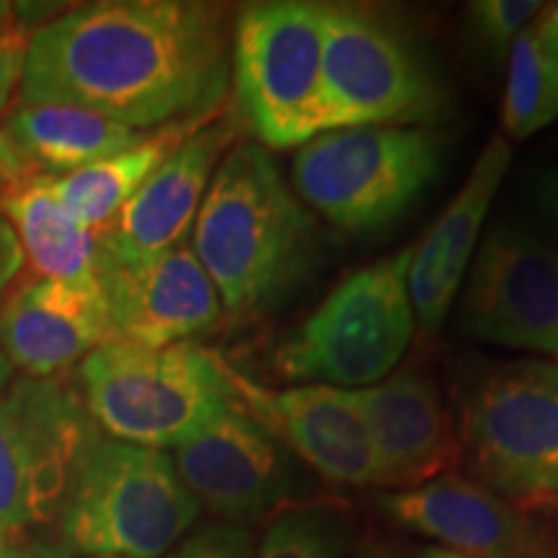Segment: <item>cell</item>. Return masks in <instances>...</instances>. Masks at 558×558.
<instances>
[{"label": "cell", "mask_w": 558, "mask_h": 558, "mask_svg": "<svg viewBox=\"0 0 558 558\" xmlns=\"http://www.w3.org/2000/svg\"><path fill=\"white\" fill-rule=\"evenodd\" d=\"M230 5L99 0L32 32L21 101L65 104L137 132L222 109L233 60Z\"/></svg>", "instance_id": "1"}, {"label": "cell", "mask_w": 558, "mask_h": 558, "mask_svg": "<svg viewBox=\"0 0 558 558\" xmlns=\"http://www.w3.org/2000/svg\"><path fill=\"white\" fill-rule=\"evenodd\" d=\"M192 251L222 313L256 320L282 308L324 259V233L275 158L239 140L220 160L192 226Z\"/></svg>", "instance_id": "2"}, {"label": "cell", "mask_w": 558, "mask_h": 558, "mask_svg": "<svg viewBox=\"0 0 558 558\" xmlns=\"http://www.w3.org/2000/svg\"><path fill=\"white\" fill-rule=\"evenodd\" d=\"M78 375L96 427L140 448H179L235 401L228 362L194 341L150 349L107 339Z\"/></svg>", "instance_id": "3"}, {"label": "cell", "mask_w": 558, "mask_h": 558, "mask_svg": "<svg viewBox=\"0 0 558 558\" xmlns=\"http://www.w3.org/2000/svg\"><path fill=\"white\" fill-rule=\"evenodd\" d=\"M458 442L476 484L558 520V362L518 360L471 380Z\"/></svg>", "instance_id": "4"}, {"label": "cell", "mask_w": 558, "mask_h": 558, "mask_svg": "<svg viewBox=\"0 0 558 558\" xmlns=\"http://www.w3.org/2000/svg\"><path fill=\"white\" fill-rule=\"evenodd\" d=\"M199 509L169 452L96 429L62 505V543L88 558H160L194 525Z\"/></svg>", "instance_id": "5"}, {"label": "cell", "mask_w": 558, "mask_h": 558, "mask_svg": "<svg viewBox=\"0 0 558 558\" xmlns=\"http://www.w3.org/2000/svg\"><path fill=\"white\" fill-rule=\"evenodd\" d=\"M414 246L352 271L295 331L279 341L271 367L282 380L367 388L386 380L414 337L409 298Z\"/></svg>", "instance_id": "6"}, {"label": "cell", "mask_w": 558, "mask_h": 558, "mask_svg": "<svg viewBox=\"0 0 558 558\" xmlns=\"http://www.w3.org/2000/svg\"><path fill=\"white\" fill-rule=\"evenodd\" d=\"M445 111V90L414 39L386 13L324 3L320 135L352 128H422Z\"/></svg>", "instance_id": "7"}, {"label": "cell", "mask_w": 558, "mask_h": 558, "mask_svg": "<svg viewBox=\"0 0 558 558\" xmlns=\"http://www.w3.org/2000/svg\"><path fill=\"white\" fill-rule=\"evenodd\" d=\"M442 137L429 128L333 130L300 145L292 184L344 233H373L401 218L435 181Z\"/></svg>", "instance_id": "8"}, {"label": "cell", "mask_w": 558, "mask_h": 558, "mask_svg": "<svg viewBox=\"0 0 558 558\" xmlns=\"http://www.w3.org/2000/svg\"><path fill=\"white\" fill-rule=\"evenodd\" d=\"M324 3L264 0L235 11L230 81L243 122L267 150L320 135Z\"/></svg>", "instance_id": "9"}, {"label": "cell", "mask_w": 558, "mask_h": 558, "mask_svg": "<svg viewBox=\"0 0 558 558\" xmlns=\"http://www.w3.org/2000/svg\"><path fill=\"white\" fill-rule=\"evenodd\" d=\"M96 429L60 375L11 380L0 396V522L26 533L60 520Z\"/></svg>", "instance_id": "10"}, {"label": "cell", "mask_w": 558, "mask_h": 558, "mask_svg": "<svg viewBox=\"0 0 558 558\" xmlns=\"http://www.w3.org/2000/svg\"><path fill=\"white\" fill-rule=\"evenodd\" d=\"M465 333L558 362V246L497 226L473 254L460 308Z\"/></svg>", "instance_id": "11"}, {"label": "cell", "mask_w": 558, "mask_h": 558, "mask_svg": "<svg viewBox=\"0 0 558 558\" xmlns=\"http://www.w3.org/2000/svg\"><path fill=\"white\" fill-rule=\"evenodd\" d=\"M173 465L199 507L230 525L275 512L298 494L295 456L239 401L181 442Z\"/></svg>", "instance_id": "12"}, {"label": "cell", "mask_w": 558, "mask_h": 558, "mask_svg": "<svg viewBox=\"0 0 558 558\" xmlns=\"http://www.w3.org/2000/svg\"><path fill=\"white\" fill-rule=\"evenodd\" d=\"M239 140L233 117L194 130L111 218L99 235V262L143 264L184 243L220 160Z\"/></svg>", "instance_id": "13"}, {"label": "cell", "mask_w": 558, "mask_h": 558, "mask_svg": "<svg viewBox=\"0 0 558 558\" xmlns=\"http://www.w3.org/2000/svg\"><path fill=\"white\" fill-rule=\"evenodd\" d=\"M396 525L465 558H558V533L473 478L445 473L411 492L378 497Z\"/></svg>", "instance_id": "14"}, {"label": "cell", "mask_w": 558, "mask_h": 558, "mask_svg": "<svg viewBox=\"0 0 558 558\" xmlns=\"http://www.w3.org/2000/svg\"><path fill=\"white\" fill-rule=\"evenodd\" d=\"M109 339L140 347L192 341L220 324L222 303L190 243L143 264L99 262Z\"/></svg>", "instance_id": "15"}, {"label": "cell", "mask_w": 558, "mask_h": 558, "mask_svg": "<svg viewBox=\"0 0 558 558\" xmlns=\"http://www.w3.org/2000/svg\"><path fill=\"white\" fill-rule=\"evenodd\" d=\"M235 401L256 416L320 478L337 486H375V456L354 393L333 386L267 390L228 365Z\"/></svg>", "instance_id": "16"}, {"label": "cell", "mask_w": 558, "mask_h": 558, "mask_svg": "<svg viewBox=\"0 0 558 558\" xmlns=\"http://www.w3.org/2000/svg\"><path fill=\"white\" fill-rule=\"evenodd\" d=\"M352 393L375 456V486L411 492L460 460L458 432L424 369L403 367Z\"/></svg>", "instance_id": "17"}, {"label": "cell", "mask_w": 558, "mask_h": 558, "mask_svg": "<svg viewBox=\"0 0 558 558\" xmlns=\"http://www.w3.org/2000/svg\"><path fill=\"white\" fill-rule=\"evenodd\" d=\"M109 339L99 279L26 282L0 311V352L29 378H54Z\"/></svg>", "instance_id": "18"}, {"label": "cell", "mask_w": 558, "mask_h": 558, "mask_svg": "<svg viewBox=\"0 0 558 558\" xmlns=\"http://www.w3.org/2000/svg\"><path fill=\"white\" fill-rule=\"evenodd\" d=\"M509 160H512L509 143L501 135H494L478 153L460 192L422 243L414 246L409 267V298L416 326L424 333H437L448 320L465 269L476 254L481 226L507 177Z\"/></svg>", "instance_id": "19"}, {"label": "cell", "mask_w": 558, "mask_h": 558, "mask_svg": "<svg viewBox=\"0 0 558 558\" xmlns=\"http://www.w3.org/2000/svg\"><path fill=\"white\" fill-rule=\"evenodd\" d=\"M54 177H21L0 190V218L9 222L21 256L41 279H99V235L81 226L62 205Z\"/></svg>", "instance_id": "20"}, {"label": "cell", "mask_w": 558, "mask_h": 558, "mask_svg": "<svg viewBox=\"0 0 558 558\" xmlns=\"http://www.w3.org/2000/svg\"><path fill=\"white\" fill-rule=\"evenodd\" d=\"M3 132L24 163H37L47 177H68L132 148L145 137V132L124 128L88 109L24 101L5 117Z\"/></svg>", "instance_id": "21"}, {"label": "cell", "mask_w": 558, "mask_h": 558, "mask_svg": "<svg viewBox=\"0 0 558 558\" xmlns=\"http://www.w3.org/2000/svg\"><path fill=\"white\" fill-rule=\"evenodd\" d=\"M215 117H218V111L209 117H197V120L171 122L166 128H158L153 135H145L132 148L117 153V156L96 160V163L68 173V177H54V194L81 226L101 230L135 197V192L156 173L158 166L194 130H199L202 124L215 120Z\"/></svg>", "instance_id": "22"}, {"label": "cell", "mask_w": 558, "mask_h": 558, "mask_svg": "<svg viewBox=\"0 0 558 558\" xmlns=\"http://www.w3.org/2000/svg\"><path fill=\"white\" fill-rule=\"evenodd\" d=\"M535 21V19H533ZM558 120V78L543 54L538 32L530 24L507 54V88L501 124L514 140H525Z\"/></svg>", "instance_id": "23"}, {"label": "cell", "mask_w": 558, "mask_h": 558, "mask_svg": "<svg viewBox=\"0 0 558 558\" xmlns=\"http://www.w3.org/2000/svg\"><path fill=\"white\" fill-rule=\"evenodd\" d=\"M354 538V522L331 501L290 505L275 514L256 558H344Z\"/></svg>", "instance_id": "24"}, {"label": "cell", "mask_w": 558, "mask_h": 558, "mask_svg": "<svg viewBox=\"0 0 558 558\" xmlns=\"http://www.w3.org/2000/svg\"><path fill=\"white\" fill-rule=\"evenodd\" d=\"M546 9L538 0H476L469 5L473 52L494 62L505 60L514 39Z\"/></svg>", "instance_id": "25"}, {"label": "cell", "mask_w": 558, "mask_h": 558, "mask_svg": "<svg viewBox=\"0 0 558 558\" xmlns=\"http://www.w3.org/2000/svg\"><path fill=\"white\" fill-rule=\"evenodd\" d=\"M166 558H256V543L243 525L215 522L181 541Z\"/></svg>", "instance_id": "26"}, {"label": "cell", "mask_w": 558, "mask_h": 558, "mask_svg": "<svg viewBox=\"0 0 558 558\" xmlns=\"http://www.w3.org/2000/svg\"><path fill=\"white\" fill-rule=\"evenodd\" d=\"M29 41V29L0 32V111L9 107L13 90L21 86V78H24Z\"/></svg>", "instance_id": "27"}, {"label": "cell", "mask_w": 558, "mask_h": 558, "mask_svg": "<svg viewBox=\"0 0 558 558\" xmlns=\"http://www.w3.org/2000/svg\"><path fill=\"white\" fill-rule=\"evenodd\" d=\"M21 262H24V256H21L19 243L13 239V230L0 218V295L9 288L11 279L19 275Z\"/></svg>", "instance_id": "28"}, {"label": "cell", "mask_w": 558, "mask_h": 558, "mask_svg": "<svg viewBox=\"0 0 558 558\" xmlns=\"http://www.w3.org/2000/svg\"><path fill=\"white\" fill-rule=\"evenodd\" d=\"M535 32H538L543 54H546L550 70L558 78V5H550V9H543L533 21Z\"/></svg>", "instance_id": "29"}, {"label": "cell", "mask_w": 558, "mask_h": 558, "mask_svg": "<svg viewBox=\"0 0 558 558\" xmlns=\"http://www.w3.org/2000/svg\"><path fill=\"white\" fill-rule=\"evenodd\" d=\"M535 202H538L548 228L558 235V169L541 173L535 179Z\"/></svg>", "instance_id": "30"}, {"label": "cell", "mask_w": 558, "mask_h": 558, "mask_svg": "<svg viewBox=\"0 0 558 558\" xmlns=\"http://www.w3.org/2000/svg\"><path fill=\"white\" fill-rule=\"evenodd\" d=\"M26 169H29V166L24 163V158L19 156V150L13 148L11 140L5 137L3 128H0V177L9 181L21 179L26 177Z\"/></svg>", "instance_id": "31"}, {"label": "cell", "mask_w": 558, "mask_h": 558, "mask_svg": "<svg viewBox=\"0 0 558 558\" xmlns=\"http://www.w3.org/2000/svg\"><path fill=\"white\" fill-rule=\"evenodd\" d=\"M16 558H70L65 543L54 541H26Z\"/></svg>", "instance_id": "32"}, {"label": "cell", "mask_w": 558, "mask_h": 558, "mask_svg": "<svg viewBox=\"0 0 558 558\" xmlns=\"http://www.w3.org/2000/svg\"><path fill=\"white\" fill-rule=\"evenodd\" d=\"M24 533L21 530H13L0 522V558H16L24 548Z\"/></svg>", "instance_id": "33"}, {"label": "cell", "mask_w": 558, "mask_h": 558, "mask_svg": "<svg viewBox=\"0 0 558 558\" xmlns=\"http://www.w3.org/2000/svg\"><path fill=\"white\" fill-rule=\"evenodd\" d=\"M19 19H21V11L16 3H0V32L26 29Z\"/></svg>", "instance_id": "34"}, {"label": "cell", "mask_w": 558, "mask_h": 558, "mask_svg": "<svg viewBox=\"0 0 558 558\" xmlns=\"http://www.w3.org/2000/svg\"><path fill=\"white\" fill-rule=\"evenodd\" d=\"M416 558H465V556H460V554H456V550L442 548V546H427V548L418 550Z\"/></svg>", "instance_id": "35"}, {"label": "cell", "mask_w": 558, "mask_h": 558, "mask_svg": "<svg viewBox=\"0 0 558 558\" xmlns=\"http://www.w3.org/2000/svg\"><path fill=\"white\" fill-rule=\"evenodd\" d=\"M11 380H13V367H11V362L5 360V354L0 352V396H3V390L9 388Z\"/></svg>", "instance_id": "36"}, {"label": "cell", "mask_w": 558, "mask_h": 558, "mask_svg": "<svg viewBox=\"0 0 558 558\" xmlns=\"http://www.w3.org/2000/svg\"><path fill=\"white\" fill-rule=\"evenodd\" d=\"M360 558H393V556H388V554H365V556H360Z\"/></svg>", "instance_id": "37"}, {"label": "cell", "mask_w": 558, "mask_h": 558, "mask_svg": "<svg viewBox=\"0 0 558 558\" xmlns=\"http://www.w3.org/2000/svg\"><path fill=\"white\" fill-rule=\"evenodd\" d=\"M90 558H117V556H90Z\"/></svg>", "instance_id": "38"}]
</instances>
